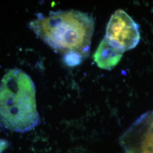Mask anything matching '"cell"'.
I'll list each match as a JSON object with an SVG mask.
<instances>
[{
	"label": "cell",
	"mask_w": 153,
	"mask_h": 153,
	"mask_svg": "<svg viewBox=\"0 0 153 153\" xmlns=\"http://www.w3.org/2000/svg\"><path fill=\"white\" fill-rule=\"evenodd\" d=\"M29 27L45 43L63 56L76 55L85 60L90 53L95 27L93 16L75 10L40 14Z\"/></svg>",
	"instance_id": "6da1fadb"
},
{
	"label": "cell",
	"mask_w": 153,
	"mask_h": 153,
	"mask_svg": "<svg viewBox=\"0 0 153 153\" xmlns=\"http://www.w3.org/2000/svg\"><path fill=\"white\" fill-rule=\"evenodd\" d=\"M40 123L32 78L20 69L9 70L0 83V124L7 130L26 133Z\"/></svg>",
	"instance_id": "7a4b0ae2"
},
{
	"label": "cell",
	"mask_w": 153,
	"mask_h": 153,
	"mask_svg": "<svg viewBox=\"0 0 153 153\" xmlns=\"http://www.w3.org/2000/svg\"><path fill=\"white\" fill-rule=\"evenodd\" d=\"M105 37L125 52L134 48L139 43L140 27L128 14L119 9L109 19Z\"/></svg>",
	"instance_id": "3957f363"
},
{
	"label": "cell",
	"mask_w": 153,
	"mask_h": 153,
	"mask_svg": "<svg viewBox=\"0 0 153 153\" xmlns=\"http://www.w3.org/2000/svg\"><path fill=\"white\" fill-rule=\"evenodd\" d=\"M124 52L104 37L93 55V59L99 68L110 71L119 64Z\"/></svg>",
	"instance_id": "277c9868"
},
{
	"label": "cell",
	"mask_w": 153,
	"mask_h": 153,
	"mask_svg": "<svg viewBox=\"0 0 153 153\" xmlns=\"http://www.w3.org/2000/svg\"><path fill=\"white\" fill-rule=\"evenodd\" d=\"M127 153H153V130L141 128L122 142Z\"/></svg>",
	"instance_id": "5b68a950"
},
{
	"label": "cell",
	"mask_w": 153,
	"mask_h": 153,
	"mask_svg": "<svg viewBox=\"0 0 153 153\" xmlns=\"http://www.w3.org/2000/svg\"><path fill=\"white\" fill-rule=\"evenodd\" d=\"M9 146V142L5 140L0 139V153L5 151Z\"/></svg>",
	"instance_id": "8992f818"
}]
</instances>
